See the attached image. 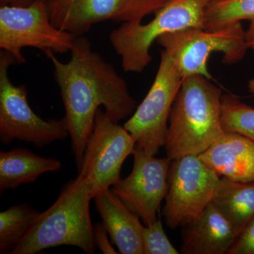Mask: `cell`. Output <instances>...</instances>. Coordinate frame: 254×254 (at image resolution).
<instances>
[{
	"label": "cell",
	"mask_w": 254,
	"mask_h": 254,
	"mask_svg": "<svg viewBox=\"0 0 254 254\" xmlns=\"http://www.w3.org/2000/svg\"><path fill=\"white\" fill-rule=\"evenodd\" d=\"M157 41L173 58L183 78L199 75L211 80L208 68L211 54L221 53L222 63L235 64L243 60L249 49L241 23L215 31L185 28L163 35Z\"/></svg>",
	"instance_id": "cell-5"
},
{
	"label": "cell",
	"mask_w": 254,
	"mask_h": 254,
	"mask_svg": "<svg viewBox=\"0 0 254 254\" xmlns=\"http://www.w3.org/2000/svg\"><path fill=\"white\" fill-rule=\"evenodd\" d=\"M131 173L120 178L112 190L140 217L145 225L158 220V212L168 191L172 160L155 158L136 146Z\"/></svg>",
	"instance_id": "cell-12"
},
{
	"label": "cell",
	"mask_w": 254,
	"mask_h": 254,
	"mask_svg": "<svg viewBox=\"0 0 254 254\" xmlns=\"http://www.w3.org/2000/svg\"><path fill=\"white\" fill-rule=\"evenodd\" d=\"M198 156L219 176L254 181V141L243 135L225 131Z\"/></svg>",
	"instance_id": "cell-14"
},
{
	"label": "cell",
	"mask_w": 254,
	"mask_h": 254,
	"mask_svg": "<svg viewBox=\"0 0 254 254\" xmlns=\"http://www.w3.org/2000/svg\"><path fill=\"white\" fill-rule=\"evenodd\" d=\"M62 168L60 160L40 156L25 148H14L0 153V190H16L33 183L43 174Z\"/></svg>",
	"instance_id": "cell-16"
},
{
	"label": "cell",
	"mask_w": 254,
	"mask_h": 254,
	"mask_svg": "<svg viewBox=\"0 0 254 254\" xmlns=\"http://www.w3.org/2000/svg\"><path fill=\"white\" fill-rule=\"evenodd\" d=\"M16 63L9 53H0V141L9 145L14 141L27 142L43 148L69 135L64 118L43 120L28 102L25 85L13 84L9 69Z\"/></svg>",
	"instance_id": "cell-6"
},
{
	"label": "cell",
	"mask_w": 254,
	"mask_h": 254,
	"mask_svg": "<svg viewBox=\"0 0 254 254\" xmlns=\"http://www.w3.org/2000/svg\"><path fill=\"white\" fill-rule=\"evenodd\" d=\"M93 200L101 217L102 224L119 253L144 254L143 233L145 226L140 221V217L110 189L95 195Z\"/></svg>",
	"instance_id": "cell-13"
},
{
	"label": "cell",
	"mask_w": 254,
	"mask_h": 254,
	"mask_svg": "<svg viewBox=\"0 0 254 254\" xmlns=\"http://www.w3.org/2000/svg\"><path fill=\"white\" fill-rule=\"evenodd\" d=\"M210 0H169L146 24L124 23L110 34V42L125 72L141 73L152 61L154 41L167 33L188 28H204Z\"/></svg>",
	"instance_id": "cell-4"
},
{
	"label": "cell",
	"mask_w": 254,
	"mask_h": 254,
	"mask_svg": "<svg viewBox=\"0 0 254 254\" xmlns=\"http://www.w3.org/2000/svg\"><path fill=\"white\" fill-rule=\"evenodd\" d=\"M183 79L173 58L163 50L149 91L124 125L136 146L150 154L156 155L165 145L170 113Z\"/></svg>",
	"instance_id": "cell-8"
},
{
	"label": "cell",
	"mask_w": 254,
	"mask_h": 254,
	"mask_svg": "<svg viewBox=\"0 0 254 254\" xmlns=\"http://www.w3.org/2000/svg\"><path fill=\"white\" fill-rule=\"evenodd\" d=\"M245 20L254 21V0H210L205 10L204 29L215 31Z\"/></svg>",
	"instance_id": "cell-19"
},
{
	"label": "cell",
	"mask_w": 254,
	"mask_h": 254,
	"mask_svg": "<svg viewBox=\"0 0 254 254\" xmlns=\"http://www.w3.org/2000/svg\"><path fill=\"white\" fill-rule=\"evenodd\" d=\"M169 0H47L48 14L56 27L75 37L83 36L102 21L141 23Z\"/></svg>",
	"instance_id": "cell-11"
},
{
	"label": "cell",
	"mask_w": 254,
	"mask_h": 254,
	"mask_svg": "<svg viewBox=\"0 0 254 254\" xmlns=\"http://www.w3.org/2000/svg\"><path fill=\"white\" fill-rule=\"evenodd\" d=\"M144 254H178L180 252L172 245L164 230L160 219L145 225L143 233Z\"/></svg>",
	"instance_id": "cell-21"
},
{
	"label": "cell",
	"mask_w": 254,
	"mask_h": 254,
	"mask_svg": "<svg viewBox=\"0 0 254 254\" xmlns=\"http://www.w3.org/2000/svg\"><path fill=\"white\" fill-rule=\"evenodd\" d=\"M213 202L231 222L238 237L254 217V181L220 178Z\"/></svg>",
	"instance_id": "cell-17"
},
{
	"label": "cell",
	"mask_w": 254,
	"mask_h": 254,
	"mask_svg": "<svg viewBox=\"0 0 254 254\" xmlns=\"http://www.w3.org/2000/svg\"><path fill=\"white\" fill-rule=\"evenodd\" d=\"M75 36L55 26L45 0H34L28 6L1 5L0 48L9 53L18 64L26 63L25 48L48 52H70Z\"/></svg>",
	"instance_id": "cell-7"
},
{
	"label": "cell",
	"mask_w": 254,
	"mask_h": 254,
	"mask_svg": "<svg viewBox=\"0 0 254 254\" xmlns=\"http://www.w3.org/2000/svg\"><path fill=\"white\" fill-rule=\"evenodd\" d=\"M41 212L28 203L13 205L0 213V253L11 254Z\"/></svg>",
	"instance_id": "cell-18"
},
{
	"label": "cell",
	"mask_w": 254,
	"mask_h": 254,
	"mask_svg": "<svg viewBox=\"0 0 254 254\" xmlns=\"http://www.w3.org/2000/svg\"><path fill=\"white\" fill-rule=\"evenodd\" d=\"M227 254H254V217L240 232Z\"/></svg>",
	"instance_id": "cell-22"
},
{
	"label": "cell",
	"mask_w": 254,
	"mask_h": 254,
	"mask_svg": "<svg viewBox=\"0 0 254 254\" xmlns=\"http://www.w3.org/2000/svg\"><path fill=\"white\" fill-rule=\"evenodd\" d=\"M89 187L79 175L64 186L58 199L38 215L11 254H36L60 246L95 253Z\"/></svg>",
	"instance_id": "cell-3"
},
{
	"label": "cell",
	"mask_w": 254,
	"mask_h": 254,
	"mask_svg": "<svg viewBox=\"0 0 254 254\" xmlns=\"http://www.w3.org/2000/svg\"><path fill=\"white\" fill-rule=\"evenodd\" d=\"M45 1H47V0H45Z\"/></svg>",
	"instance_id": "cell-27"
},
{
	"label": "cell",
	"mask_w": 254,
	"mask_h": 254,
	"mask_svg": "<svg viewBox=\"0 0 254 254\" xmlns=\"http://www.w3.org/2000/svg\"><path fill=\"white\" fill-rule=\"evenodd\" d=\"M246 40L249 49L254 50V21L251 23L250 27L246 31Z\"/></svg>",
	"instance_id": "cell-24"
},
{
	"label": "cell",
	"mask_w": 254,
	"mask_h": 254,
	"mask_svg": "<svg viewBox=\"0 0 254 254\" xmlns=\"http://www.w3.org/2000/svg\"><path fill=\"white\" fill-rule=\"evenodd\" d=\"M221 89L205 76L184 78L170 113L165 147L171 160L199 155L224 133Z\"/></svg>",
	"instance_id": "cell-2"
},
{
	"label": "cell",
	"mask_w": 254,
	"mask_h": 254,
	"mask_svg": "<svg viewBox=\"0 0 254 254\" xmlns=\"http://www.w3.org/2000/svg\"><path fill=\"white\" fill-rule=\"evenodd\" d=\"M34 0H0L1 5L25 6L31 4Z\"/></svg>",
	"instance_id": "cell-25"
},
{
	"label": "cell",
	"mask_w": 254,
	"mask_h": 254,
	"mask_svg": "<svg viewBox=\"0 0 254 254\" xmlns=\"http://www.w3.org/2000/svg\"><path fill=\"white\" fill-rule=\"evenodd\" d=\"M248 89L252 95H254V78L251 79L248 83Z\"/></svg>",
	"instance_id": "cell-26"
},
{
	"label": "cell",
	"mask_w": 254,
	"mask_h": 254,
	"mask_svg": "<svg viewBox=\"0 0 254 254\" xmlns=\"http://www.w3.org/2000/svg\"><path fill=\"white\" fill-rule=\"evenodd\" d=\"M136 146L125 127L115 123L99 108L78 169V175L86 180L93 199L120 180L124 162L133 155Z\"/></svg>",
	"instance_id": "cell-10"
},
{
	"label": "cell",
	"mask_w": 254,
	"mask_h": 254,
	"mask_svg": "<svg viewBox=\"0 0 254 254\" xmlns=\"http://www.w3.org/2000/svg\"><path fill=\"white\" fill-rule=\"evenodd\" d=\"M108 232L105 230L102 223H96L93 225V240L95 247L105 254H115L119 252L115 250L111 245L107 235Z\"/></svg>",
	"instance_id": "cell-23"
},
{
	"label": "cell",
	"mask_w": 254,
	"mask_h": 254,
	"mask_svg": "<svg viewBox=\"0 0 254 254\" xmlns=\"http://www.w3.org/2000/svg\"><path fill=\"white\" fill-rule=\"evenodd\" d=\"M220 176L198 155L172 160L164 215L169 227L187 226L194 221L216 193Z\"/></svg>",
	"instance_id": "cell-9"
},
{
	"label": "cell",
	"mask_w": 254,
	"mask_h": 254,
	"mask_svg": "<svg viewBox=\"0 0 254 254\" xmlns=\"http://www.w3.org/2000/svg\"><path fill=\"white\" fill-rule=\"evenodd\" d=\"M221 122L224 131L240 133L254 141V108L235 95H222Z\"/></svg>",
	"instance_id": "cell-20"
},
{
	"label": "cell",
	"mask_w": 254,
	"mask_h": 254,
	"mask_svg": "<svg viewBox=\"0 0 254 254\" xmlns=\"http://www.w3.org/2000/svg\"><path fill=\"white\" fill-rule=\"evenodd\" d=\"M237 237L231 222L212 201L198 218L186 226L180 252L185 254H226Z\"/></svg>",
	"instance_id": "cell-15"
},
{
	"label": "cell",
	"mask_w": 254,
	"mask_h": 254,
	"mask_svg": "<svg viewBox=\"0 0 254 254\" xmlns=\"http://www.w3.org/2000/svg\"><path fill=\"white\" fill-rule=\"evenodd\" d=\"M70 53L71 58L67 63L60 61L53 52L46 55L54 67L71 150L79 169L100 106L118 123L133 115L136 103L130 95L126 81L111 63L92 50L88 38L75 37Z\"/></svg>",
	"instance_id": "cell-1"
}]
</instances>
